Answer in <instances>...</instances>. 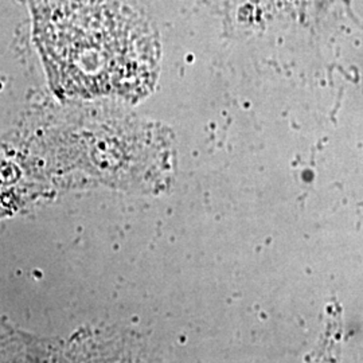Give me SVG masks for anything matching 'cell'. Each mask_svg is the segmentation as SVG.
<instances>
[{"label":"cell","instance_id":"6da1fadb","mask_svg":"<svg viewBox=\"0 0 363 363\" xmlns=\"http://www.w3.org/2000/svg\"><path fill=\"white\" fill-rule=\"evenodd\" d=\"M48 64L72 91L130 89L155 66L156 43L124 0H30Z\"/></svg>","mask_w":363,"mask_h":363}]
</instances>
